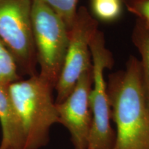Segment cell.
<instances>
[{
  "label": "cell",
  "instance_id": "obj_12",
  "mask_svg": "<svg viewBox=\"0 0 149 149\" xmlns=\"http://www.w3.org/2000/svg\"><path fill=\"white\" fill-rule=\"evenodd\" d=\"M55 11L70 30L77 13L78 0H42Z\"/></svg>",
  "mask_w": 149,
  "mask_h": 149
},
{
  "label": "cell",
  "instance_id": "obj_4",
  "mask_svg": "<svg viewBox=\"0 0 149 149\" xmlns=\"http://www.w3.org/2000/svg\"><path fill=\"white\" fill-rule=\"evenodd\" d=\"M93 82L89 96L92 122L88 149H113L116 134L111 126V107L104 71L113 64L112 53L107 48L103 33L97 31L90 44Z\"/></svg>",
  "mask_w": 149,
  "mask_h": 149
},
{
  "label": "cell",
  "instance_id": "obj_10",
  "mask_svg": "<svg viewBox=\"0 0 149 149\" xmlns=\"http://www.w3.org/2000/svg\"><path fill=\"white\" fill-rule=\"evenodd\" d=\"M18 80H19V76L16 61L0 40V86L8 88L9 85Z\"/></svg>",
  "mask_w": 149,
  "mask_h": 149
},
{
  "label": "cell",
  "instance_id": "obj_5",
  "mask_svg": "<svg viewBox=\"0 0 149 149\" xmlns=\"http://www.w3.org/2000/svg\"><path fill=\"white\" fill-rule=\"evenodd\" d=\"M33 0H0V40L15 60L18 68L35 73L36 51L32 28Z\"/></svg>",
  "mask_w": 149,
  "mask_h": 149
},
{
  "label": "cell",
  "instance_id": "obj_11",
  "mask_svg": "<svg viewBox=\"0 0 149 149\" xmlns=\"http://www.w3.org/2000/svg\"><path fill=\"white\" fill-rule=\"evenodd\" d=\"M122 0H92L94 16L104 22H113L122 13Z\"/></svg>",
  "mask_w": 149,
  "mask_h": 149
},
{
  "label": "cell",
  "instance_id": "obj_3",
  "mask_svg": "<svg viewBox=\"0 0 149 149\" xmlns=\"http://www.w3.org/2000/svg\"><path fill=\"white\" fill-rule=\"evenodd\" d=\"M31 17L39 74L55 88L69 44V30L42 0H33Z\"/></svg>",
  "mask_w": 149,
  "mask_h": 149
},
{
  "label": "cell",
  "instance_id": "obj_1",
  "mask_svg": "<svg viewBox=\"0 0 149 149\" xmlns=\"http://www.w3.org/2000/svg\"><path fill=\"white\" fill-rule=\"evenodd\" d=\"M107 92L116 126L113 149H149V109L139 59L130 57L125 69L110 75Z\"/></svg>",
  "mask_w": 149,
  "mask_h": 149
},
{
  "label": "cell",
  "instance_id": "obj_9",
  "mask_svg": "<svg viewBox=\"0 0 149 149\" xmlns=\"http://www.w3.org/2000/svg\"><path fill=\"white\" fill-rule=\"evenodd\" d=\"M132 40L141 57L139 63L141 79L145 98L149 109V26L137 20L133 29Z\"/></svg>",
  "mask_w": 149,
  "mask_h": 149
},
{
  "label": "cell",
  "instance_id": "obj_7",
  "mask_svg": "<svg viewBox=\"0 0 149 149\" xmlns=\"http://www.w3.org/2000/svg\"><path fill=\"white\" fill-rule=\"evenodd\" d=\"M93 82V66L80 76L70 94L56 104L59 124L69 131L74 149H88L92 115L89 96Z\"/></svg>",
  "mask_w": 149,
  "mask_h": 149
},
{
  "label": "cell",
  "instance_id": "obj_8",
  "mask_svg": "<svg viewBox=\"0 0 149 149\" xmlns=\"http://www.w3.org/2000/svg\"><path fill=\"white\" fill-rule=\"evenodd\" d=\"M0 124L2 137L0 149H23L24 137L8 89L0 86Z\"/></svg>",
  "mask_w": 149,
  "mask_h": 149
},
{
  "label": "cell",
  "instance_id": "obj_13",
  "mask_svg": "<svg viewBox=\"0 0 149 149\" xmlns=\"http://www.w3.org/2000/svg\"><path fill=\"white\" fill-rule=\"evenodd\" d=\"M126 5L137 20L149 26V0H127Z\"/></svg>",
  "mask_w": 149,
  "mask_h": 149
},
{
  "label": "cell",
  "instance_id": "obj_2",
  "mask_svg": "<svg viewBox=\"0 0 149 149\" xmlns=\"http://www.w3.org/2000/svg\"><path fill=\"white\" fill-rule=\"evenodd\" d=\"M8 92L24 137L23 149H40L50 140V130L59 123L53 99L55 88L39 74L18 80L8 86Z\"/></svg>",
  "mask_w": 149,
  "mask_h": 149
},
{
  "label": "cell",
  "instance_id": "obj_6",
  "mask_svg": "<svg viewBox=\"0 0 149 149\" xmlns=\"http://www.w3.org/2000/svg\"><path fill=\"white\" fill-rule=\"evenodd\" d=\"M98 31V22L86 8L77 9L69 30V44L59 77L55 86V103L62 102L70 94L80 76L92 67L90 44Z\"/></svg>",
  "mask_w": 149,
  "mask_h": 149
}]
</instances>
